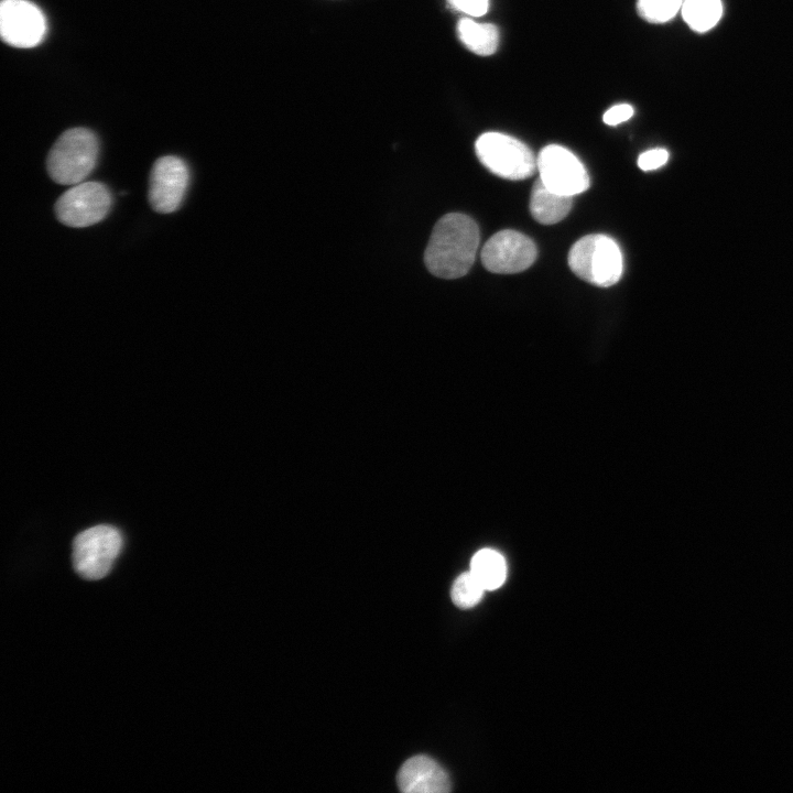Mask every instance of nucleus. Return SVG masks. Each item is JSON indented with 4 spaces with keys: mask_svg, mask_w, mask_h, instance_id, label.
<instances>
[{
    "mask_svg": "<svg viewBox=\"0 0 793 793\" xmlns=\"http://www.w3.org/2000/svg\"><path fill=\"white\" fill-rule=\"evenodd\" d=\"M479 229L472 218L449 213L435 225L424 261L427 270L442 279H457L468 273L479 245Z\"/></svg>",
    "mask_w": 793,
    "mask_h": 793,
    "instance_id": "f257e3e1",
    "label": "nucleus"
},
{
    "mask_svg": "<svg viewBox=\"0 0 793 793\" xmlns=\"http://www.w3.org/2000/svg\"><path fill=\"white\" fill-rule=\"evenodd\" d=\"M98 154V139L91 130L82 127L68 129L48 152L47 173L57 184L76 185L93 172Z\"/></svg>",
    "mask_w": 793,
    "mask_h": 793,
    "instance_id": "f03ea898",
    "label": "nucleus"
},
{
    "mask_svg": "<svg viewBox=\"0 0 793 793\" xmlns=\"http://www.w3.org/2000/svg\"><path fill=\"white\" fill-rule=\"evenodd\" d=\"M567 261L578 278L600 287L616 284L623 271L618 243L611 237L600 233L578 239L569 249Z\"/></svg>",
    "mask_w": 793,
    "mask_h": 793,
    "instance_id": "7ed1b4c3",
    "label": "nucleus"
},
{
    "mask_svg": "<svg viewBox=\"0 0 793 793\" xmlns=\"http://www.w3.org/2000/svg\"><path fill=\"white\" fill-rule=\"evenodd\" d=\"M479 161L499 177L520 181L536 171V157L520 140L500 132H486L475 143Z\"/></svg>",
    "mask_w": 793,
    "mask_h": 793,
    "instance_id": "20e7f679",
    "label": "nucleus"
},
{
    "mask_svg": "<svg viewBox=\"0 0 793 793\" xmlns=\"http://www.w3.org/2000/svg\"><path fill=\"white\" fill-rule=\"evenodd\" d=\"M123 545L120 531L99 524L78 533L73 541V565L85 579L96 580L111 571Z\"/></svg>",
    "mask_w": 793,
    "mask_h": 793,
    "instance_id": "39448f33",
    "label": "nucleus"
},
{
    "mask_svg": "<svg viewBox=\"0 0 793 793\" xmlns=\"http://www.w3.org/2000/svg\"><path fill=\"white\" fill-rule=\"evenodd\" d=\"M112 195L100 182L78 183L55 203L57 219L66 226L83 228L101 221L110 211Z\"/></svg>",
    "mask_w": 793,
    "mask_h": 793,
    "instance_id": "423d86ee",
    "label": "nucleus"
},
{
    "mask_svg": "<svg viewBox=\"0 0 793 793\" xmlns=\"http://www.w3.org/2000/svg\"><path fill=\"white\" fill-rule=\"evenodd\" d=\"M540 180L551 191L575 196L589 188L590 180L584 164L569 150L550 144L536 157Z\"/></svg>",
    "mask_w": 793,
    "mask_h": 793,
    "instance_id": "0eeeda50",
    "label": "nucleus"
},
{
    "mask_svg": "<svg viewBox=\"0 0 793 793\" xmlns=\"http://www.w3.org/2000/svg\"><path fill=\"white\" fill-rule=\"evenodd\" d=\"M482 265L500 274L519 273L530 268L537 257L534 241L511 229L491 236L481 249Z\"/></svg>",
    "mask_w": 793,
    "mask_h": 793,
    "instance_id": "6e6552de",
    "label": "nucleus"
},
{
    "mask_svg": "<svg viewBox=\"0 0 793 793\" xmlns=\"http://www.w3.org/2000/svg\"><path fill=\"white\" fill-rule=\"evenodd\" d=\"M189 177V169L183 159L175 155L159 157L150 173L151 207L160 214L177 210L184 200Z\"/></svg>",
    "mask_w": 793,
    "mask_h": 793,
    "instance_id": "1a4fd4ad",
    "label": "nucleus"
},
{
    "mask_svg": "<svg viewBox=\"0 0 793 793\" xmlns=\"http://www.w3.org/2000/svg\"><path fill=\"white\" fill-rule=\"evenodd\" d=\"M46 19L41 9L29 0H2L0 32L9 45L30 48L39 45L46 34Z\"/></svg>",
    "mask_w": 793,
    "mask_h": 793,
    "instance_id": "9d476101",
    "label": "nucleus"
},
{
    "mask_svg": "<svg viewBox=\"0 0 793 793\" xmlns=\"http://www.w3.org/2000/svg\"><path fill=\"white\" fill-rule=\"evenodd\" d=\"M397 782L404 793H446L450 790L447 772L427 756L406 760L399 770Z\"/></svg>",
    "mask_w": 793,
    "mask_h": 793,
    "instance_id": "9b49d317",
    "label": "nucleus"
},
{
    "mask_svg": "<svg viewBox=\"0 0 793 793\" xmlns=\"http://www.w3.org/2000/svg\"><path fill=\"white\" fill-rule=\"evenodd\" d=\"M573 206V197L555 193L537 178L532 187L530 211L542 225H554L563 220Z\"/></svg>",
    "mask_w": 793,
    "mask_h": 793,
    "instance_id": "f8f14e48",
    "label": "nucleus"
},
{
    "mask_svg": "<svg viewBox=\"0 0 793 793\" xmlns=\"http://www.w3.org/2000/svg\"><path fill=\"white\" fill-rule=\"evenodd\" d=\"M457 33L463 44L477 55L488 56L497 51L499 31L493 24L464 18L457 24Z\"/></svg>",
    "mask_w": 793,
    "mask_h": 793,
    "instance_id": "ddd939ff",
    "label": "nucleus"
},
{
    "mask_svg": "<svg viewBox=\"0 0 793 793\" xmlns=\"http://www.w3.org/2000/svg\"><path fill=\"white\" fill-rule=\"evenodd\" d=\"M470 572L486 590L497 589L507 577L504 557L495 550L482 548L474 555Z\"/></svg>",
    "mask_w": 793,
    "mask_h": 793,
    "instance_id": "4468645a",
    "label": "nucleus"
},
{
    "mask_svg": "<svg viewBox=\"0 0 793 793\" xmlns=\"http://www.w3.org/2000/svg\"><path fill=\"white\" fill-rule=\"evenodd\" d=\"M682 15L688 26L699 33L714 28L723 13L720 0H684Z\"/></svg>",
    "mask_w": 793,
    "mask_h": 793,
    "instance_id": "2eb2a0df",
    "label": "nucleus"
},
{
    "mask_svg": "<svg viewBox=\"0 0 793 793\" xmlns=\"http://www.w3.org/2000/svg\"><path fill=\"white\" fill-rule=\"evenodd\" d=\"M485 588L469 571L460 574L450 590L453 602L463 609L476 606L482 598Z\"/></svg>",
    "mask_w": 793,
    "mask_h": 793,
    "instance_id": "dca6fc26",
    "label": "nucleus"
},
{
    "mask_svg": "<svg viewBox=\"0 0 793 793\" xmlns=\"http://www.w3.org/2000/svg\"><path fill=\"white\" fill-rule=\"evenodd\" d=\"M682 0H638L639 15L650 23H664L675 17Z\"/></svg>",
    "mask_w": 793,
    "mask_h": 793,
    "instance_id": "f3484780",
    "label": "nucleus"
},
{
    "mask_svg": "<svg viewBox=\"0 0 793 793\" xmlns=\"http://www.w3.org/2000/svg\"><path fill=\"white\" fill-rule=\"evenodd\" d=\"M669 160V152L663 148L650 149L638 157V166L642 171H653L663 166Z\"/></svg>",
    "mask_w": 793,
    "mask_h": 793,
    "instance_id": "a211bd4d",
    "label": "nucleus"
},
{
    "mask_svg": "<svg viewBox=\"0 0 793 793\" xmlns=\"http://www.w3.org/2000/svg\"><path fill=\"white\" fill-rule=\"evenodd\" d=\"M448 6L470 17L484 15L489 7V0H447Z\"/></svg>",
    "mask_w": 793,
    "mask_h": 793,
    "instance_id": "6ab92c4d",
    "label": "nucleus"
},
{
    "mask_svg": "<svg viewBox=\"0 0 793 793\" xmlns=\"http://www.w3.org/2000/svg\"><path fill=\"white\" fill-rule=\"evenodd\" d=\"M633 108L629 104H618L608 109L602 119L608 126H617L629 120L633 116Z\"/></svg>",
    "mask_w": 793,
    "mask_h": 793,
    "instance_id": "aec40b11",
    "label": "nucleus"
}]
</instances>
